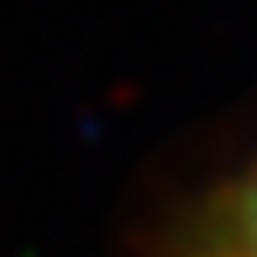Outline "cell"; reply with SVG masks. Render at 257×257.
<instances>
[{
    "label": "cell",
    "instance_id": "6da1fadb",
    "mask_svg": "<svg viewBox=\"0 0 257 257\" xmlns=\"http://www.w3.org/2000/svg\"><path fill=\"white\" fill-rule=\"evenodd\" d=\"M163 257H257V147L173 220Z\"/></svg>",
    "mask_w": 257,
    "mask_h": 257
}]
</instances>
